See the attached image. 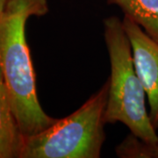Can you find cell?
<instances>
[{
    "instance_id": "6da1fadb",
    "label": "cell",
    "mask_w": 158,
    "mask_h": 158,
    "mask_svg": "<svg viewBox=\"0 0 158 158\" xmlns=\"http://www.w3.org/2000/svg\"><path fill=\"white\" fill-rule=\"evenodd\" d=\"M48 11V0H7L0 13V67L22 136L37 134L56 119L45 113L39 101L26 39L27 19Z\"/></svg>"
},
{
    "instance_id": "7a4b0ae2",
    "label": "cell",
    "mask_w": 158,
    "mask_h": 158,
    "mask_svg": "<svg viewBox=\"0 0 158 158\" xmlns=\"http://www.w3.org/2000/svg\"><path fill=\"white\" fill-rule=\"evenodd\" d=\"M104 37L111 66L105 112L106 123L120 122L137 138L156 142V129L146 108V92L136 71L132 47L122 20L115 16L105 19Z\"/></svg>"
},
{
    "instance_id": "3957f363",
    "label": "cell",
    "mask_w": 158,
    "mask_h": 158,
    "mask_svg": "<svg viewBox=\"0 0 158 158\" xmlns=\"http://www.w3.org/2000/svg\"><path fill=\"white\" fill-rule=\"evenodd\" d=\"M108 79L69 116L56 118L37 134L22 136L19 158H99L106 141L104 126Z\"/></svg>"
},
{
    "instance_id": "277c9868",
    "label": "cell",
    "mask_w": 158,
    "mask_h": 158,
    "mask_svg": "<svg viewBox=\"0 0 158 158\" xmlns=\"http://www.w3.org/2000/svg\"><path fill=\"white\" fill-rule=\"evenodd\" d=\"M132 47L136 71L146 92L149 118L158 129V43L127 16L122 19Z\"/></svg>"
},
{
    "instance_id": "5b68a950",
    "label": "cell",
    "mask_w": 158,
    "mask_h": 158,
    "mask_svg": "<svg viewBox=\"0 0 158 158\" xmlns=\"http://www.w3.org/2000/svg\"><path fill=\"white\" fill-rule=\"evenodd\" d=\"M22 135L12 112L10 97L0 67V158L19 157Z\"/></svg>"
},
{
    "instance_id": "8992f818",
    "label": "cell",
    "mask_w": 158,
    "mask_h": 158,
    "mask_svg": "<svg viewBox=\"0 0 158 158\" xmlns=\"http://www.w3.org/2000/svg\"><path fill=\"white\" fill-rule=\"evenodd\" d=\"M111 3L158 43V0H113Z\"/></svg>"
},
{
    "instance_id": "52a82bcc",
    "label": "cell",
    "mask_w": 158,
    "mask_h": 158,
    "mask_svg": "<svg viewBox=\"0 0 158 158\" xmlns=\"http://www.w3.org/2000/svg\"><path fill=\"white\" fill-rule=\"evenodd\" d=\"M121 158H158V141L146 142L130 133L115 148Z\"/></svg>"
},
{
    "instance_id": "ba28073f",
    "label": "cell",
    "mask_w": 158,
    "mask_h": 158,
    "mask_svg": "<svg viewBox=\"0 0 158 158\" xmlns=\"http://www.w3.org/2000/svg\"><path fill=\"white\" fill-rule=\"evenodd\" d=\"M7 0H0V13L2 12V11L4 10L5 6H6V3Z\"/></svg>"
},
{
    "instance_id": "9c48e42d",
    "label": "cell",
    "mask_w": 158,
    "mask_h": 158,
    "mask_svg": "<svg viewBox=\"0 0 158 158\" xmlns=\"http://www.w3.org/2000/svg\"><path fill=\"white\" fill-rule=\"evenodd\" d=\"M108 1H109V2H112V1H113V0H108Z\"/></svg>"
}]
</instances>
